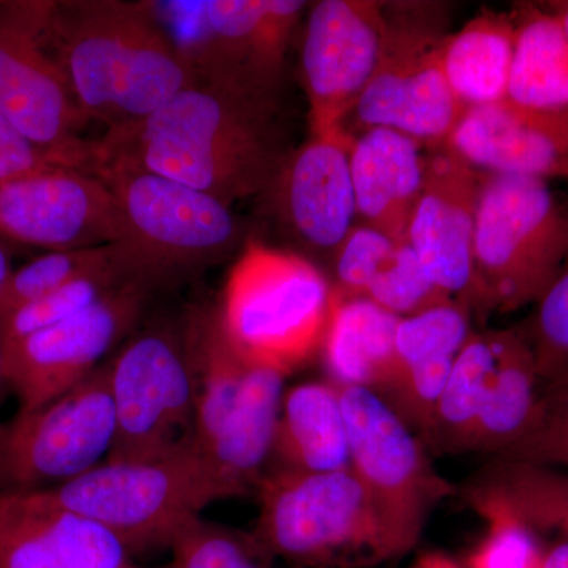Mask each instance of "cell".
Listing matches in <instances>:
<instances>
[{
    "instance_id": "cell-1",
    "label": "cell",
    "mask_w": 568,
    "mask_h": 568,
    "mask_svg": "<svg viewBox=\"0 0 568 568\" xmlns=\"http://www.w3.org/2000/svg\"><path fill=\"white\" fill-rule=\"evenodd\" d=\"M275 99L276 93L194 81L140 125L97 141L93 168H141L231 205L263 192L282 171Z\"/></svg>"
},
{
    "instance_id": "cell-2",
    "label": "cell",
    "mask_w": 568,
    "mask_h": 568,
    "mask_svg": "<svg viewBox=\"0 0 568 568\" xmlns=\"http://www.w3.org/2000/svg\"><path fill=\"white\" fill-rule=\"evenodd\" d=\"M48 40L89 122L121 134L193 84L153 2H52Z\"/></svg>"
},
{
    "instance_id": "cell-3",
    "label": "cell",
    "mask_w": 568,
    "mask_h": 568,
    "mask_svg": "<svg viewBox=\"0 0 568 568\" xmlns=\"http://www.w3.org/2000/svg\"><path fill=\"white\" fill-rule=\"evenodd\" d=\"M250 540L265 559L298 568H369L394 560L375 507L351 469H267Z\"/></svg>"
},
{
    "instance_id": "cell-4",
    "label": "cell",
    "mask_w": 568,
    "mask_h": 568,
    "mask_svg": "<svg viewBox=\"0 0 568 568\" xmlns=\"http://www.w3.org/2000/svg\"><path fill=\"white\" fill-rule=\"evenodd\" d=\"M334 286L298 254L250 241L224 283L220 323L250 365L286 377L323 346Z\"/></svg>"
},
{
    "instance_id": "cell-5",
    "label": "cell",
    "mask_w": 568,
    "mask_h": 568,
    "mask_svg": "<svg viewBox=\"0 0 568 568\" xmlns=\"http://www.w3.org/2000/svg\"><path fill=\"white\" fill-rule=\"evenodd\" d=\"M544 387L521 327L473 332L437 403L426 448L499 457L536 425Z\"/></svg>"
},
{
    "instance_id": "cell-6",
    "label": "cell",
    "mask_w": 568,
    "mask_h": 568,
    "mask_svg": "<svg viewBox=\"0 0 568 568\" xmlns=\"http://www.w3.org/2000/svg\"><path fill=\"white\" fill-rule=\"evenodd\" d=\"M47 495L111 530L133 556L171 548L205 507L223 500L193 440L162 457L104 459Z\"/></svg>"
},
{
    "instance_id": "cell-7",
    "label": "cell",
    "mask_w": 568,
    "mask_h": 568,
    "mask_svg": "<svg viewBox=\"0 0 568 568\" xmlns=\"http://www.w3.org/2000/svg\"><path fill=\"white\" fill-rule=\"evenodd\" d=\"M567 254L568 209L547 181L484 173L474 264L493 313L536 305Z\"/></svg>"
},
{
    "instance_id": "cell-8",
    "label": "cell",
    "mask_w": 568,
    "mask_h": 568,
    "mask_svg": "<svg viewBox=\"0 0 568 568\" xmlns=\"http://www.w3.org/2000/svg\"><path fill=\"white\" fill-rule=\"evenodd\" d=\"M108 186L126 226V253L138 274L156 286L164 280L216 263L241 241L231 205L164 175L122 163L91 171Z\"/></svg>"
},
{
    "instance_id": "cell-9",
    "label": "cell",
    "mask_w": 568,
    "mask_h": 568,
    "mask_svg": "<svg viewBox=\"0 0 568 568\" xmlns=\"http://www.w3.org/2000/svg\"><path fill=\"white\" fill-rule=\"evenodd\" d=\"M384 17L383 52L355 118L365 130H395L444 148L467 110L444 77L443 51L450 33L443 6L384 3Z\"/></svg>"
},
{
    "instance_id": "cell-10",
    "label": "cell",
    "mask_w": 568,
    "mask_h": 568,
    "mask_svg": "<svg viewBox=\"0 0 568 568\" xmlns=\"http://www.w3.org/2000/svg\"><path fill=\"white\" fill-rule=\"evenodd\" d=\"M349 439L351 470L381 519L395 559L420 541L429 514L458 495L420 437L375 392L338 387Z\"/></svg>"
},
{
    "instance_id": "cell-11",
    "label": "cell",
    "mask_w": 568,
    "mask_h": 568,
    "mask_svg": "<svg viewBox=\"0 0 568 568\" xmlns=\"http://www.w3.org/2000/svg\"><path fill=\"white\" fill-rule=\"evenodd\" d=\"M115 414L110 462L171 454L194 437L196 381L185 324H155L108 361Z\"/></svg>"
},
{
    "instance_id": "cell-12",
    "label": "cell",
    "mask_w": 568,
    "mask_h": 568,
    "mask_svg": "<svg viewBox=\"0 0 568 568\" xmlns=\"http://www.w3.org/2000/svg\"><path fill=\"white\" fill-rule=\"evenodd\" d=\"M194 81L276 92L305 2L203 0L153 2Z\"/></svg>"
},
{
    "instance_id": "cell-13",
    "label": "cell",
    "mask_w": 568,
    "mask_h": 568,
    "mask_svg": "<svg viewBox=\"0 0 568 568\" xmlns=\"http://www.w3.org/2000/svg\"><path fill=\"white\" fill-rule=\"evenodd\" d=\"M114 439L110 366L104 362L48 405L0 422V496L61 487L103 463Z\"/></svg>"
},
{
    "instance_id": "cell-14",
    "label": "cell",
    "mask_w": 568,
    "mask_h": 568,
    "mask_svg": "<svg viewBox=\"0 0 568 568\" xmlns=\"http://www.w3.org/2000/svg\"><path fill=\"white\" fill-rule=\"evenodd\" d=\"M52 2H0V114L63 166L89 171L95 142L48 40Z\"/></svg>"
},
{
    "instance_id": "cell-15",
    "label": "cell",
    "mask_w": 568,
    "mask_h": 568,
    "mask_svg": "<svg viewBox=\"0 0 568 568\" xmlns=\"http://www.w3.org/2000/svg\"><path fill=\"white\" fill-rule=\"evenodd\" d=\"M155 286L136 276L80 315L3 346L7 386L20 410L39 409L92 375L140 323Z\"/></svg>"
},
{
    "instance_id": "cell-16",
    "label": "cell",
    "mask_w": 568,
    "mask_h": 568,
    "mask_svg": "<svg viewBox=\"0 0 568 568\" xmlns=\"http://www.w3.org/2000/svg\"><path fill=\"white\" fill-rule=\"evenodd\" d=\"M384 37L383 2L313 3L301 54L312 136L351 141L343 125L375 77Z\"/></svg>"
},
{
    "instance_id": "cell-17",
    "label": "cell",
    "mask_w": 568,
    "mask_h": 568,
    "mask_svg": "<svg viewBox=\"0 0 568 568\" xmlns=\"http://www.w3.org/2000/svg\"><path fill=\"white\" fill-rule=\"evenodd\" d=\"M0 237L61 252L125 244L126 226L99 175L50 166L0 183Z\"/></svg>"
},
{
    "instance_id": "cell-18",
    "label": "cell",
    "mask_w": 568,
    "mask_h": 568,
    "mask_svg": "<svg viewBox=\"0 0 568 568\" xmlns=\"http://www.w3.org/2000/svg\"><path fill=\"white\" fill-rule=\"evenodd\" d=\"M484 173L447 148L426 164L424 189L407 227V242L428 278L470 315L491 308L474 264L477 205Z\"/></svg>"
},
{
    "instance_id": "cell-19",
    "label": "cell",
    "mask_w": 568,
    "mask_h": 568,
    "mask_svg": "<svg viewBox=\"0 0 568 568\" xmlns=\"http://www.w3.org/2000/svg\"><path fill=\"white\" fill-rule=\"evenodd\" d=\"M133 558L111 530L47 491L0 496V568H145Z\"/></svg>"
},
{
    "instance_id": "cell-20",
    "label": "cell",
    "mask_w": 568,
    "mask_h": 568,
    "mask_svg": "<svg viewBox=\"0 0 568 568\" xmlns=\"http://www.w3.org/2000/svg\"><path fill=\"white\" fill-rule=\"evenodd\" d=\"M444 148L480 173L568 181V110H532L507 99L473 108Z\"/></svg>"
},
{
    "instance_id": "cell-21",
    "label": "cell",
    "mask_w": 568,
    "mask_h": 568,
    "mask_svg": "<svg viewBox=\"0 0 568 568\" xmlns=\"http://www.w3.org/2000/svg\"><path fill=\"white\" fill-rule=\"evenodd\" d=\"M470 316L466 306L452 302L399 321L394 373L377 396L424 444L455 362L473 335Z\"/></svg>"
},
{
    "instance_id": "cell-22",
    "label": "cell",
    "mask_w": 568,
    "mask_h": 568,
    "mask_svg": "<svg viewBox=\"0 0 568 568\" xmlns=\"http://www.w3.org/2000/svg\"><path fill=\"white\" fill-rule=\"evenodd\" d=\"M353 141L312 136L284 162L275 182L294 233L321 250H338L354 230L357 204L349 149Z\"/></svg>"
},
{
    "instance_id": "cell-23",
    "label": "cell",
    "mask_w": 568,
    "mask_h": 568,
    "mask_svg": "<svg viewBox=\"0 0 568 568\" xmlns=\"http://www.w3.org/2000/svg\"><path fill=\"white\" fill-rule=\"evenodd\" d=\"M357 215L366 226L407 242V227L424 189L422 142L388 129H368L351 142Z\"/></svg>"
},
{
    "instance_id": "cell-24",
    "label": "cell",
    "mask_w": 568,
    "mask_h": 568,
    "mask_svg": "<svg viewBox=\"0 0 568 568\" xmlns=\"http://www.w3.org/2000/svg\"><path fill=\"white\" fill-rule=\"evenodd\" d=\"M284 376L254 366L241 402L216 435L196 447L222 499L256 491L271 463Z\"/></svg>"
},
{
    "instance_id": "cell-25",
    "label": "cell",
    "mask_w": 568,
    "mask_h": 568,
    "mask_svg": "<svg viewBox=\"0 0 568 568\" xmlns=\"http://www.w3.org/2000/svg\"><path fill=\"white\" fill-rule=\"evenodd\" d=\"M267 469L310 474L351 469L345 414L335 384L310 381L284 392Z\"/></svg>"
},
{
    "instance_id": "cell-26",
    "label": "cell",
    "mask_w": 568,
    "mask_h": 568,
    "mask_svg": "<svg viewBox=\"0 0 568 568\" xmlns=\"http://www.w3.org/2000/svg\"><path fill=\"white\" fill-rule=\"evenodd\" d=\"M399 321L375 302L339 293L334 286V305L321 346L327 381L336 387L383 394L395 368Z\"/></svg>"
},
{
    "instance_id": "cell-27",
    "label": "cell",
    "mask_w": 568,
    "mask_h": 568,
    "mask_svg": "<svg viewBox=\"0 0 568 568\" xmlns=\"http://www.w3.org/2000/svg\"><path fill=\"white\" fill-rule=\"evenodd\" d=\"M458 493L476 511H504L532 532H558L568 541L566 469L491 458Z\"/></svg>"
},
{
    "instance_id": "cell-28",
    "label": "cell",
    "mask_w": 568,
    "mask_h": 568,
    "mask_svg": "<svg viewBox=\"0 0 568 568\" xmlns=\"http://www.w3.org/2000/svg\"><path fill=\"white\" fill-rule=\"evenodd\" d=\"M515 37L514 17L496 11H484L448 36L443 51L444 77L466 110L507 99Z\"/></svg>"
},
{
    "instance_id": "cell-29",
    "label": "cell",
    "mask_w": 568,
    "mask_h": 568,
    "mask_svg": "<svg viewBox=\"0 0 568 568\" xmlns=\"http://www.w3.org/2000/svg\"><path fill=\"white\" fill-rule=\"evenodd\" d=\"M515 21V52L507 100L532 110H568V40L552 7H523Z\"/></svg>"
},
{
    "instance_id": "cell-30",
    "label": "cell",
    "mask_w": 568,
    "mask_h": 568,
    "mask_svg": "<svg viewBox=\"0 0 568 568\" xmlns=\"http://www.w3.org/2000/svg\"><path fill=\"white\" fill-rule=\"evenodd\" d=\"M122 260H130L122 244L41 254L31 263L11 272L0 295V324L18 310L47 297L67 283Z\"/></svg>"
},
{
    "instance_id": "cell-31",
    "label": "cell",
    "mask_w": 568,
    "mask_h": 568,
    "mask_svg": "<svg viewBox=\"0 0 568 568\" xmlns=\"http://www.w3.org/2000/svg\"><path fill=\"white\" fill-rule=\"evenodd\" d=\"M136 276L141 275L134 271L132 261L122 260L67 283L54 293L7 317L0 324L3 346L13 345L26 336L80 315L84 310L102 301L104 295L112 293L115 287Z\"/></svg>"
},
{
    "instance_id": "cell-32",
    "label": "cell",
    "mask_w": 568,
    "mask_h": 568,
    "mask_svg": "<svg viewBox=\"0 0 568 568\" xmlns=\"http://www.w3.org/2000/svg\"><path fill=\"white\" fill-rule=\"evenodd\" d=\"M364 297L398 317L420 315L454 302L425 274L409 242H399L379 265Z\"/></svg>"
},
{
    "instance_id": "cell-33",
    "label": "cell",
    "mask_w": 568,
    "mask_h": 568,
    "mask_svg": "<svg viewBox=\"0 0 568 568\" xmlns=\"http://www.w3.org/2000/svg\"><path fill=\"white\" fill-rule=\"evenodd\" d=\"M168 568H274L250 540L248 534L197 517L171 545Z\"/></svg>"
},
{
    "instance_id": "cell-34",
    "label": "cell",
    "mask_w": 568,
    "mask_h": 568,
    "mask_svg": "<svg viewBox=\"0 0 568 568\" xmlns=\"http://www.w3.org/2000/svg\"><path fill=\"white\" fill-rule=\"evenodd\" d=\"M521 331L536 355L541 381L547 384L568 377V254Z\"/></svg>"
},
{
    "instance_id": "cell-35",
    "label": "cell",
    "mask_w": 568,
    "mask_h": 568,
    "mask_svg": "<svg viewBox=\"0 0 568 568\" xmlns=\"http://www.w3.org/2000/svg\"><path fill=\"white\" fill-rule=\"evenodd\" d=\"M493 458L568 470V377L545 384L536 425L518 444Z\"/></svg>"
},
{
    "instance_id": "cell-36",
    "label": "cell",
    "mask_w": 568,
    "mask_h": 568,
    "mask_svg": "<svg viewBox=\"0 0 568 568\" xmlns=\"http://www.w3.org/2000/svg\"><path fill=\"white\" fill-rule=\"evenodd\" d=\"M477 514L487 519L488 530L463 568H538L541 551L534 544L532 530L504 511L485 508Z\"/></svg>"
},
{
    "instance_id": "cell-37",
    "label": "cell",
    "mask_w": 568,
    "mask_h": 568,
    "mask_svg": "<svg viewBox=\"0 0 568 568\" xmlns=\"http://www.w3.org/2000/svg\"><path fill=\"white\" fill-rule=\"evenodd\" d=\"M398 244L399 241L366 224L354 226L336 250V290L354 297H364L377 267Z\"/></svg>"
},
{
    "instance_id": "cell-38",
    "label": "cell",
    "mask_w": 568,
    "mask_h": 568,
    "mask_svg": "<svg viewBox=\"0 0 568 568\" xmlns=\"http://www.w3.org/2000/svg\"><path fill=\"white\" fill-rule=\"evenodd\" d=\"M50 166H63L0 114V183Z\"/></svg>"
},
{
    "instance_id": "cell-39",
    "label": "cell",
    "mask_w": 568,
    "mask_h": 568,
    "mask_svg": "<svg viewBox=\"0 0 568 568\" xmlns=\"http://www.w3.org/2000/svg\"><path fill=\"white\" fill-rule=\"evenodd\" d=\"M538 568H568V541H560L541 551Z\"/></svg>"
},
{
    "instance_id": "cell-40",
    "label": "cell",
    "mask_w": 568,
    "mask_h": 568,
    "mask_svg": "<svg viewBox=\"0 0 568 568\" xmlns=\"http://www.w3.org/2000/svg\"><path fill=\"white\" fill-rule=\"evenodd\" d=\"M413 568H463L462 564L440 551H428L418 556Z\"/></svg>"
},
{
    "instance_id": "cell-41",
    "label": "cell",
    "mask_w": 568,
    "mask_h": 568,
    "mask_svg": "<svg viewBox=\"0 0 568 568\" xmlns=\"http://www.w3.org/2000/svg\"><path fill=\"white\" fill-rule=\"evenodd\" d=\"M11 272H13V268H11L9 250L0 245V295H2L7 282H9Z\"/></svg>"
},
{
    "instance_id": "cell-42",
    "label": "cell",
    "mask_w": 568,
    "mask_h": 568,
    "mask_svg": "<svg viewBox=\"0 0 568 568\" xmlns=\"http://www.w3.org/2000/svg\"><path fill=\"white\" fill-rule=\"evenodd\" d=\"M552 10L559 14L560 20H562L564 29H566V36L568 40V2H559L556 3V7H552Z\"/></svg>"
},
{
    "instance_id": "cell-43",
    "label": "cell",
    "mask_w": 568,
    "mask_h": 568,
    "mask_svg": "<svg viewBox=\"0 0 568 568\" xmlns=\"http://www.w3.org/2000/svg\"><path fill=\"white\" fill-rule=\"evenodd\" d=\"M7 386L6 381V353H3L2 335H0V390Z\"/></svg>"
}]
</instances>
